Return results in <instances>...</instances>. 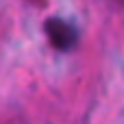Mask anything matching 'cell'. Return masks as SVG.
I'll list each match as a JSON object with an SVG mask.
<instances>
[{
  "mask_svg": "<svg viewBox=\"0 0 124 124\" xmlns=\"http://www.w3.org/2000/svg\"><path fill=\"white\" fill-rule=\"evenodd\" d=\"M46 35L50 39V44L57 48V50H72L74 44H76V31L61 17H50L46 22Z\"/></svg>",
  "mask_w": 124,
  "mask_h": 124,
  "instance_id": "obj_1",
  "label": "cell"
},
{
  "mask_svg": "<svg viewBox=\"0 0 124 124\" xmlns=\"http://www.w3.org/2000/svg\"><path fill=\"white\" fill-rule=\"evenodd\" d=\"M118 2H120V4H124V0H118Z\"/></svg>",
  "mask_w": 124,
  "mask_h": 124,
  "instance_id": "obj_2",
  "label": "cell"
}]
</instances>
